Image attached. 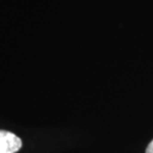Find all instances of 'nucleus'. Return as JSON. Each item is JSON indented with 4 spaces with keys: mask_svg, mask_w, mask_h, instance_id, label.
I'll return each instance as SVG.
<instances>
[{
    "mask_svg": "<svg viewBox=\"0 0 153 153\" xmlns=\"http://www.w3.org/2000/svg\"><path fill=\"white\" fill-rule=\"evenodd\" d=\"M22 147V140L18 135L8 131L0 129V153H16Z\"/></svg>",
    "mask_w": 153,
    "mask_h": 153,
    "instance_id": "1",
    "label": "nucleus"
},
{
    "mask_svg": "<svg viewBox=\"0 0 153 153\" xmlns=\"http://www.w3.org/2000/svg\"><path fill=\"white\" fill-rule=\"evenodd\" d=\"M145 153H153V140L148 144L147 148H146Z\"/></svg>",
    "mask_w": 153,
    "mask_h": 153,
    "instance_id": "2",
    "label": "nucleus"
}]
</instances>
